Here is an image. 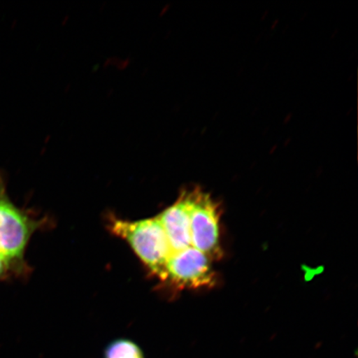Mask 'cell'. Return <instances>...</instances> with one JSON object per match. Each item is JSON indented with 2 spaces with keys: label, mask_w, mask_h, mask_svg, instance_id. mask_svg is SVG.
Segmentation results:
<instances>
[{
  "label": "cell",
  "mask_w": 358,
  "mask_h": 358,
  "mask_svg": "<svg viewBox=\"0 0 358 358\" xmlns=\"http://www.w3.org/2000/svg\"><path fill=\"white\" fill-rule=\"evenodd\" d=\"M110 229L127 241L145 265L164 280L165 266L172 252L158 217L136 222L113 218Z\"/></svg>",
  "instance_id": "6da1fadb"
},
{
  "label": "cell",
  "mask_w": 358,
  "mask_h": 358,
  "mask_svg": "<svg viewBox=\"0 0 358 358\" xmlns=\"http://www.w3.org/2000/svg\"><path fill=\"white\" fill-rule=\"evenodd\" d=\"M41 225L13 203L0 176V256L21 273L25 268L24 253L31 236Z\"/></svg>",
  "instance_id": "7a4b0ae2"
},
{
  "label": "cell",
  "mask_w": 358,
  "mask_h": 358,
  "mask_svg": "<svg viewBox=\"0 0 358 358\" xmlns=\"http://www.w3.org/2000/svg\"><path fill=\"white\" fill-rule=\"evenodd\" d=\"M189 203L191 244L210 259L222 257L219 212L208 194L199 189L187 192Z\"/></svg>",
  "instance_id": "3957f363"
},
{
  "label": "cell",
  "mask_w": 358,
  "mask_h": 358,
  "mask_svg": "<svg viewBox=\"0 0 358 358\" xmlns=\"http://www.w3.org/2000/svg\"><path fill=\"white\" fill-rule=\"evenodd\" d=\"M164 280L182 288L212 285L215 279L211 259L192 246L173 252L165 266Z\"/></svg>",
  "instance_id": "277c9868"
},
{
  "label": "cell",
  "mask_w": 358,
  "mask_h": 358,
  "mask_svg": "<svg viewBox=\"0 0 358 358\" xmlns=\"http://www.w3.org/2000/svg\"><path fill=\"white\" fill-rule=\"evenodd\" d=\"M157 217L166 235L172 253L192 246L187 192Z\"/></svg>",
  "instance_id": "5b68a950"
},
{
  "label": "cell",
  "mask_w": 358,
  "mask_h": 358,
  "mask_svg": "<svg viewBox=\"0 0 358 358\" xmlns=\"http://www.w3.org/2000/svg\"><path fill=\"white\" fill-rule=\"evenodd\" d=\"M104 358H145L137 344L127 339H119L106 348Z\"/></svg>",
  "instance_id": "8992f818"
},
{
  "label": "cell",
  "mask_w": 358,
  "mask_h": 358,
  "mask_svg": "<svg viewBox=\"0 0 358 358\" xmlns=\"http://www.w3.org/2000/svg\"><path fill=\"white\" fill-rule=\"evenodd\" d=\"M19 273L10 262L0 256V280H6L12 275Z\"/></svg>",
  "instance_id": "52a82bcc"
}]
</instances>
